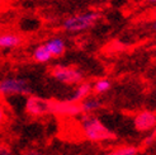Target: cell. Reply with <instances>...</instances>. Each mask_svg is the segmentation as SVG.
<instances>
[{
	"instance_id": "obj_15",
	"label": "cell",
	"mask_w": 156,
	"mask_h": 155,
	"mask_svg": "<svg viewBox=\"0 0 156 155\" xmlns=\"http://www.w3.org/2000/svg\"><path fill=\"white\" fill-rule=\"evenodd\" d=\"M0 155H14L12 148L5 144H0Z\"/></svg>"
},
{
	"instance_id": "obj_4",
	"label": "cell",
	"mask_w": 156,
	"mask_h": 155,
	"mask_svg": "<svg viewBox=\"0 0 156 155\" xmlns=\"http://www.w3.org/2000/svg\"><path fill=\"white\" fill-rule=\"evenodd\" d=\"M51 75L55 80L66 85H79L84 81V74L74 66L56 65L51 69Z\"/></svg>"
},
{
	"instance_id": "obj_16",
	"label": "cell",
	"mask_w": 156,
	"mask_h": 155,
	"mask_svg": "<svg viewBox=\"0 0 156 155\" xmlns=\"http://www.w3.org/2000/svg\"><path fill=\"white\" fill-rule=\"evenodd\" d=\"M24 155H47V154H44L43 151L37 150V149H30V150H27Z\"/></svg>"
},
{
	"instance_id": "obj_12",
	"label": "cell",
	"mask_w": 156,
	"mask_h": 155,
	"mask_svg": "<svg viewBox=\"0 0 156 155\" xmlns=\"http://www.w3.org/2000/svg\"><path fill=\"white\" fill-rule=\"evenodd\" d=\"M52 59L51 52L48 51V49L43 45H40L33 50V60L38 64H47L50 63Z\"/></svg>"
},
{
	"instance_id": "obj_3",
	"label": "cell",
	"mask_w": 156,
	"mask_h": 155,
	"mask_svg": "<svg viewBox=\"0 0 156 155\" xmlns=\"http://www.w3.org/2000/svg\"><path fill=\"white\" fill-rule=\"evenodd\" d=\"M32 93L29 83L23 78L10 76L0 80V97H13V96H27Z\"/></svg>"
},
{
	"instance_id": "obj_19",
	"label": "cell",
	"mask_w": 156,
	"mask_h": 155,
	"mask_svg": "<svg viewBox=\"0 0 156 155\" xmlns=\"http://www.w3.org/2000/svg\"><path fill=\"white\" fill-rule=\"evenodd\" d=\"M152 28H154V31H155V32H156V22L154 23V26H152Z\"/></svg>"
},
{
	"instance_id": "obj_17",
	"label": "cell",
	"mask_w": 156,
	"mask_h": 155,
	"mask_svg": "<svg viewBox=\"0 0 156 155\" xmlns=\"http://www.w3.org/2000/svg\"><path fill=\"white\" fill-rule=\"evenodd\" d=\"M6 118V112H5V108L0 104V125H3L4 121Z\"/></svg>"
},
{
	"instance_id": "obj_1",
	"label": "cell",
	"mask_w": 156,
	"mask_h": 155,
	"mask_svg": "<svg viewBox=\"0 0 156 155\" xmlns=\"http://www.w3.org/2000/svg\"><path fill=\"white\" fill-rule=\"evenodd\" d=\"M80 131L85 140L90 142H108L115 140V134L109 130L95 114H81Z\"/></svg>"
},
{
	"instance_id": "obj_8",
	"label": "cell",
	"mask_w": 156,
	"mask_h": 155,
	"mask_svg": "<svg viewBox=\"0 0 156 155\" xmlns=\"http://www.w3.org/2000/svg\"><path fill=\"white\" fill-rule=\"evenodd\" d=\"M91 93H93V84L89 81H83L79 85H76V88L74 89L73 94L70 96L69 100L80 104L84 99H87L88 97L91 96Z\"/></svg>"
},
{
	"instance_id": "obj_11",
	"label": "cell",
	"mask_w": 156,
	"mask_h": 155,
	"mask_svg": "<svg viewBox=\"0 0 156 155\" xmlns=\"http://www.w3.org/2000/svg\"><path fill=\"white\" fill-rule=\"evenodd\" d=\"M23 42L22 37L15 33H2L0 34V49H14Z\"/></svg>"
},
{
	"instance_id": "obj_10",
	"label": "cell",
	"mask_w": 156,
	"mask_h": 155,
	"mask_svg": "<svg viewBox=\"0 0 156 155\" xmlns=\"http://www.w3.org/2000/svg\"><path fill=\"white\" fill-rule=\"evenodd\" d=\"M81 114H94L102 108V100L97 97H88L80 103Z\"/></svg>"
},
{
	"instance_id": "obj_20",
	"label": "cell",
	"mask_w": 156,
	"mask_h": 155,
	"mask_svg": "<svg viewBox=\"0 0 156 155\" xmlns=\"http://www.w3.org/2000/svg\"><path fill=\"white\" fill-rule=\"evenodd\" d=\"M0 2H2V0H0Z\"/></svg>"
},
{
	"instance_id": "obj_9",
	"label": "cell",
	"mask_w": 156,
	"mask_h": 155,
	"mask_svg": "<svg viewBox=\"0 0 156 155\" xmlns=\"http://www.w3.org/2000/svg\"><path fill=\"white\" fill-rule=\"evenodd\" d=\"M44 46L51 52L52 57H60V56L64 55L65 51H66V43L60 37H52V38H50V40H47V42L44 43Z\"/></svg>"
},
{
	"instance_id": "obj_14",
	"label": "cell",
	"mask_w": 156,
	"mask_h": 155,
	"mask_svg": "<svg viewBox=\"0 0 156 155\" xmlns=\"http://www.w3.org/2000/svg\"><path fill=\"white\" fill-rule=\"evenodd\" d=\"M112 87V83L109 79H105V78H102V79H98L94 84H93V92L95 94H104L107 93Z\"/></svg>"
},
{
	"instance_id": "obj_13",
	"label": "cell",
	"mask_w": 156,
	"mask_h": 155,
	"mask_svg": "<svg viewBox=\"0 0 156 155\" xmlns=\"http://www.w3.org/2000/svg\"><path fill=\"white\" fill-rule=\"evenodd\" d=\"M138 149L133 145H122L104 153L103 155H137Z\"/></svg>"
},
{
	"instance_id": "obj_5",
	"label": "cell",
	"mask_w": 156,
	"mask_h": 155,
	"mask_svg": "<svg viewBox=\"0 0 156 155\" xmlns=\"http://www.w3.org/2000/svg\"><path fill=\"white\" fill-rule=\"evenodd\" d=\"M51 100L47 98H42L38 96L27 97L26 103H24V110L28 116L30 117H43V116L51 114Z\"/></svg>"
},
{
	"instance_id": "obj_18",
	"label": "cell",
	"mask_w": 156,
	"mask_h": 155,
	"mask_svg": "<svg viewBox=\"0 0 156 155\" xmlns=\"http://www.w3.org/2000/svg\"><path fill=\"white\" fill-rule=\"evenodd\" d=\"M149 3H152V4H156V0H147Z\"/></svg>"
},
{
	"instance_id": "obj_7",
	"label": "cell",
	"mask_w": 156,
	"mask_h": 155,
	"mask_svg": "<svg viewBox=\"0 0 156 155\" xmlns=\"http://www.w3.org/2000/svg\"><path fill=\"white\" fill-rule=\"evenodd\" d=\"M133 126L140 132H150L156 127V113L152 111H141L133 118Z\"/></svg>"
},
{
	"instance_id": "obj_2",
	"label": "cell",
	"mask_w": 156,
	"mask_h": 155,
	"mask_svg": "<svg viewBox=\"0 0 156 155\" xmlns=\"http://www.w3.org/2000/svg\"><path fill=\"white\" fill-rule=\"evenodd\" d=\"M99 19H100L99 12H85V13L75 14L66 18L64 23H62V28L66 32L79 33L91 28Z\"/></svg>"
},
{
	"instance_id": "obj_6",
	"label": "cell",
	"mask_w": 156,
	"mask_h": 155,
	"mask_svg": "<svg viewBox=\"0 0 156 155\" xmlns=\"http://www.w3.org/2000/svg\"><path fill=\"white\" fill-rule=\"evenodd\" d=\"M51 114L58 117H76L81 116L80 104L66 100H51Z\"/></svg>"
}]
</instances>
